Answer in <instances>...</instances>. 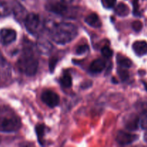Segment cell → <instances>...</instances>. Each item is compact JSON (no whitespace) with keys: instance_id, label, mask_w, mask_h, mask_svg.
I'll use <instances>...</instances> for the list:
<instances>
[{"instance_id":"cell-1","label":"cell","mask_w":147,"mask_h":147,"mask_svg":"<svg viewBox=\"0 0 147 147\" xmlns=\"http://www.w3.org/2000/svg\"><path fill=\"white\" fill-rule=\"evenodd\" d=\"M78 34L77 26L70 22L57 23L50 30L52 40L59 45H65L73 41Z\"/></svg>"},{"instance_id":"cell-2","label":"cell","mask_w":147,"mask_h":147,"mask_svg":"<svg viewBox=\"0 0 147 147\" xmlns=\"http://www.w3.org/2000/svg\"><path fill=\"white\" fill-rule=\"evenodd\" d=\"M39 63L34 56L32 50L29 45L23 49L22 53L17 61V67L19 70L24 74L32 76L37 73Z\"/></svg>"},{"instance_id":"cell-3","label":"cell","mask_w":147,"mask_h":147,"mask_svg":"<svg viewBox=\"0 0 147 147\" xmlns=\"http://www.w3.org/2000/svg\"><path fill=\"white\" fill-rule=\"evenodd\" d=\"M22 123L15 117H0V131L4 133L16 132L21 128Z\"/></svg>"},{"instance_id":"cell-4","label":"cell","mask_w":147,"mask_h":147,"mask_svg":"<svg viewBox=\"0 0 147 147\" xmlns=\"http://www.w3.org/2000/svg\"><path fill=\"white\" fill-rule=\"evenodd\" d=\"M40 17L37 14L30 13L27 14L24 22L26 29L30 34L34 35L37 33L40 26Z\"/></svg>"},{"instance_id":"cell-5","label":"cell","mask_w":147,"mask_h":147,"mask_svg":"<svg viewBox=\"0 0 147 147\" xmlns=\"http://www.w3.org/2000/svg\"><path fill=\"white\" fill-rule=\"evenodd\" d=\"M45 8L50 12L56 14H60V15L66 14L68 9L67 4L59 1H48L46 4Z\"/></svg>"},{"instance_id":"cell-6","label":"cell","mask_w":147,"mask_h":147,"mask_svg":"<svg viewBox=\"0 0 147 147\" xmlns=\"http://www.w3.org/2000/svg\"><path fill=\"white\" fill-rule=\"evenodd\" d=\"M41 99L47 106L54 108L60 103V97L53 90H45L41 96Z\"/></svg>"},{"instance_id":"cell-7","label":"cell","mask_w":147,"mask_h":147,"mask_svg":"<svg viewBox=\"0 0 147 147\" xmlns=\"http://www.w3.org/2000/svg\"><path fill=\"white\" fill-rule=\"evenodd\" d=\"M17 38V32L10 28H4L0 30V42L3 45H8L14 42Z\"/></svg>"},{"instance_id":"cell-8","label":"cell","mask_w":147,"mask_h":147,"mask_svg":"<svg viewBox=\"0 0 147 147\" xmlns=\"http://www.w3.org/2000/svg\"><path fill=\"white\" fill-rule=\"evenodd\" d=\"M138 135L132 134L127 133L123 131H120L118 132L116 137V141L121 146H126L134 143L136 139H138Z\"/></svg>"},{"instance_id":"cell-9","label":"cell","mask_w":147,"mask_h":147,"mask_svg":"<svg viewBox=\"0 0 147 147\" xmlns=\"http://www.w3.org/2000/svg\"><path fill=\"white\" fill-rule=\"evenodd\" d=\"M139 118L136 114H129L124 119V126L129 131H136L139 127Z\"/></svg>"},{"instance_id":"cell-10","label":"cell","mask_w":147,"mask_h":147,"mask_svg":"<svg viewBox=\"0 0 147 147\" xmlns=\"http://www.w3.org/2000/svg\"><path fill=\"white\" fill-rule=\"evenodd\" d=\"M37 47L38 51L41 54L47 55L51 53L53 46L51 42L46 39H40L37 41Z\"/></svg>"},{"instance_id":"cell-11","label":"cell","mask_w":147,"mask_h":147,"mask_svg":"<svg viewBox=\"0 0 147 147\" xmlns=\"http://www.w3.org/2000/svg\"><path fill=\"white\" fill-rule=\"evenodd\" d=\"M134 52L139 56H143L147 53V42L144 40L136 41L132 45Z\"/></svg>"},{"instance_id":"cell-12","label":"cell","mask_w":147,"mask_h":147,"mask_svg":"<svg viewBox=\"0 0 147 147\" xmlns=\"http://www.w3.org/2000/svg\"><path fill=\"white\" fill-rule=\"evenodd\" d=\"M85 22L89 26L95 28H99L101 27L102 22L99 18L98 15L96 13H92L85 18Z\"/></svg>"},{"instance_id":"cell-13","label":"cell","mask_w":147,"mask_h":147,"mask_svg":"<svg viewBox=\"0 0 147 147\" xmlns=\"http://www.w3.org/2000/svg\"><path fill=\"white\" fill-rule=\"evenodd\" d=\"M106 67V62L101 58H98L93 61L90 65V70L92 73H99Z\"/></svg>"},{"instance_id":"cell-14","label":"cell","mask_w":147,"mask_h":147,"mask_svg":"<svg viewBox=\"0 0 147 147\" xmlns=\"http://www.w3.org/2000/svg\"><path fill=\"white\" fill-rule=\"evenodd\" d=\"M12 11L14 13V15L15 17H17L18 20H22V19H24L26 18L27 15H25V12L26 10L23 7V6H22L21 4H19V3H15V4H13L12 7Z\"/></svg>"},{"instance_id":"cell-15","label":"cell","mask_w":147,"mask_h":147,"mask_svg":"<svg viewBox=\"0 0 147 147\" xmlns=\"http://www.w3.org/2000/svg\"><path fill=\"white\" fill-rule=\"evenodd\" d=\"M115 12L117 15L120 16V17H125V16H127L129 14V9L127 5H126L123 3H120L115 8Z\"/></svg>"},{"instance_id":"cell-16","label":"cell","mask_w":147,"mask_h":147,"mask_svg":"<svg viewBox=\"0 0 147 147\" xmlns=\"http://www.w3.org/2000/svg\"><path fill=\"white\" fill-rule=\"evenodd\" d=\"M12 10L11 6L5 1L0 0V17L9 15Z\"/></svg>"},{"instance_id":"cell-17","label":"cell","mask_w":147,"mask_h":147,"mask_svg":"<svg viewBox=\"0 0 147 147\" xmlns=\"http://www.w3.org/2000/svg\"><path fill=\"white\" fill-rule=\"evenodd\" d=\"M117 63L121 67H124V68H129L131 66L132 62L130 59H129L128 57H124L123 55H119L117 56Z\"/></svg>"},{"instance_id":"cell-18","label":"cell","mask_w":147,"mask_h":147,"mask_svg":"<svg viewBox=\"0 0 147 147\" xmlns=\"http://www.w3.org/2000/svg\"><path fill=\"white\" fill-rule=\"evenodd\" d=\"M60 84L64 88H70L72 86V77L69 73H65L60 78Z\"/></svg>"},{"instance_id":"cell-19","label":"cell","mask_w":147,"mask_h":147,"mask_svg":"<svg viewBox=\"0 0 147 147\" xmlns=\"http://www.w3.org/2000/svg\"><path fill=\"white\" fill-rule=\"evenodd\" d=\"M35 131H36V134H37V139H38L39 143H40L41 145H43L42 138L45 134V126L41 124L37 125L35 128Z\"/></svg>"},{"instance_id":"cell-20","label":"cell","mask_w":147,"mask_h":147,"mask_svg":"<svg viewBox=\"0 0 147 147\" xmlns=\"http://www.w3.org/2000/svg\"><path fill=\"white\" fill-rule=\"evenodd\" d=\"M139 124L142 129L147 130V110H143L139 119Z\"/></svg>"},{"instance_id":"cell-21","label":"cell","mask_w":147,"mask_h":147,"mask_svg":"<svg viewBox=\"0 0 147 147\" xmlns=\"http://www.w3.org/2000/svg\"><path fill=\"white\" fill-rule=\"evenodd\" d=\"M89 50V47L88 45H82L78 46L76 49V54L81 55L85 54L87 53Z\"/></svg>"},{"instance_id":"cell-22","label":"cell","mask_w":147,"mask_h":147,"mask_svg":"<svg viewBox=\"0 0 147 147\" xmlns=\"http://www.w3.org/2000/svg\"><path fill=\"white\" fill-rule=\"evenodd\" d=\"M101 3L106 9H111L116 4V0H101Z\"/></svg>"},{"instance_id":"cell-23","label":"cell","mask_w":147,"mask_h":147,"mask_svg":"<svg viewBox=\"0 0 147 147\" xmlns=\"http://www.w3.org/2000/svg\"><path fill=\"white\" fill-rule=\"evenodd\" d=\"M118 73L123 81L129 78V72L126 70V68L124 69V67H121L120 70H118Z\"/></svg>"},{"instance_id":"cell-24","label":"cell","mask_w":147,"mask_h":147,"mask_svg":"<svg viewBox=\"0 0 147 147\" xmlns=\"http://www.w3.org/2000/svg\"><path fill=\"white\" fill-rule=\"evenodd\" d=\"M101 53L105 57H111L113 55V51L111 50L110 47L109 46H104L101 50Z\"/></svg>"},{"instance_id":"cell-25","label":"cell","mask_w":147,"mask_h":147,"mask_svg":"<svg viewBox=\"0 0 147 147\" xmlns=\"http://www.w3.org/2000/svg\"><path fill=\"white\" fill-rule=\"evenodd\" d=\"M132 28L134 29V30H135L136 32H139L142 29L143 27V24L140 21H134L132 23Z\"/></svg>"},{"instance_id":"cell-26","label":"cell","mask_w":147,"mask_h":147,"mask_svg":"<svg viewBox=\"0 0 147 147\" xmlns=\"http://www.w3.org/2000/svg\"><path fill=\"white\" fill-rule=\"evenodd\" d=\"M133 13L135 16H140V12L139 9V3L138 0H134L133 1Z\"/></svg>"},{"instance_id":"cell-27","label":"cell","mask_w":147,"mask_h":147,"mask_svg":"<svg viewBox=\"0 0 147 147\" xmlns=\"http://www.w3.org/2000/svg\"><path fill=\"white\" fill-rule=\"evenodd\" d=\"M57 63V59L56 58V57H52V58L50 59V63H49V66H50V71L53 72V70H54Z\"/></svg>"},{"instance_id":"cell-28","label":"cell","mask_w":147,"mask_h":147,"mask_svg":"<svg viewBox=\"0 0 147 147\" xmlns=\"http://www.w3.org/2000/svg\"><path fill=\"white\" fill-rule=\"evenodd\" d=\"M90 86H92V82H90V81L85 82V83H82L81 88H88L90 87Z\"/></svg>"},{"instance_id":"cell-29","label":"cell","mask_w":147,"mask_h":147,"mask_svg":"<svg viewBox=\"0 0 147 147\" xmlns=\"http://www.w3.org/2000/svg\"><path fill=\"white\" fill-rule=\"evenodd\" d=\"M6 63V60L5 58L3 56V54L1 53V52L0 51V65H4Z\"/></svg>"},{"instance_id":"cell-30","label":"cell","mask_w":147,"mask_h":147,"mask_svg":"<svg viewBox=\"0 0 147 147\" xmlns=\"http://www.w3.org/2000/svg\"><path fill=\"white\" fill-rule=\"evenodd\" d=\"M48 1H59L65 3V4H69V3H71L73 0H48Z\"/></svg>"},{"instance_id":"cell-31","label":"cell","mask_w":147,"mask_h":147,"mask_svg":"<svg viewBox=\"0 0 147 147\" xmlns=\"http://www.w3.org/2000/svg\"><path fill=\"white\" fill-rule=\"evenodd\" d=\"M144 142L147 143V131L144 134Z\"/></svg>"},{"instance_id":"cell-32","label":"cell","mask_w":147,"mask_h":147,"mask_svg":"<svg viewBox=\"0 0 147 147\" xmlns=\"http://www.w3.org/2000/svg\"><path fill=\"white\" fill-rule=\"evenodd\" d=\"M1 136H0V143H1Z\"/></svg>"}]
</instances>
